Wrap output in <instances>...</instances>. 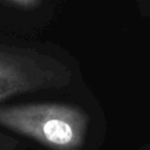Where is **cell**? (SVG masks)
<instances>
[{
	"label": "cell",
	"instance_id": "obj_1",
	"mask_svg": "<svg viewBox=\"0 0 150 150\" xmlns=\"http://www.w3.org/2000/svg\"><path fill=\"white\" fill-rule=\"evenodd\" d=\"M0 125L52 150H79L88 116L79 107L64 103L0 105Z\"/></svg>",
	"mask_w": 150,
	"mask_h": 150
},
{
	"label": "cell",
	"instance_id": "obj_4",
	"mask_svg": "<svg viewBox=\"0 0 150 150\" xmlns=\"http://www.w3.org/2000/svg\"><path fill=\"white\" fill-rule=\"evenodd\" d=\"M138 2L141 4V6L148 12L149 11V7H150V0H138Z\"/></svg>",
	"mask_w": 150,
	"mask_h": 150
},
{
	"label": "cell",
	"instance_id": "obj_3",
	"mask_svg": "<svg viewBox=\"0 0 150 150\" xmlns=\"http://www.w3.org/2000/svg\"><path fill=\"white\" fill-rule=\"evenodd\" d=\"M6 4L26 11H32L41 6L42 0H4Z\"/></svg>",
	"mask_w": 150,
	"mask_h": 150
},
{
	"label": "cell",
	"instance_id": "obj_2",
	"mask_svg": "<svg viewBox=\"0 0 150 150\" xmlns=\"http://www.w3.org/2000/svg\"><path fill=\"white\" fill-rule=\"evenodd\" d=\"M70 69L32 49L0 46V102L15 95L69 84Z\"/></svg>",
	"mask_w": 150,
	"mask_h": 150
}]
</instances>
